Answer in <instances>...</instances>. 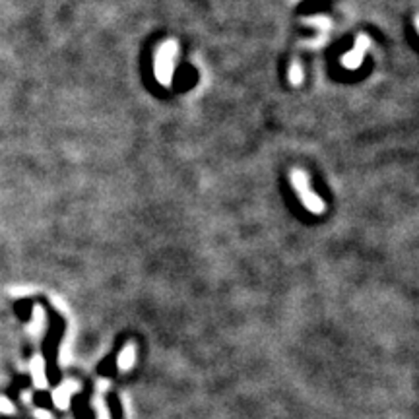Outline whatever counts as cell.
Returning <instances> with one entry per match:
<instances>
[{"mask_svg":"<svg viewBox=\"0 0 419 419\" xmlns=\"http://www.w3.org/2000/svg\"><path fill=\"white\" fill-rule=\"evenodd\" d=\"M0 411H4V413H12L14 411V406L10 404V400L0 398Z\"/></svg>","mask_w":419,"mask_h":419,"instance_id":"7a4b0ae2","label":"cell"},{"mask_svg":"<svg viewBox=\"0 0 419 419\" xmlns=\"http://www.w3.org/2000/svg\"><path fill=\"white\" fill-rule=\"evenodd\" d=\"M416 26H418V30H419V16H418V18H416Z\"/></svg>","mask_w":419,"mask_h":419,"instance_id":"3957f363","label":"cell"},{"mask_svg":"<svg viewBox=\"0 0 419 419\" xmlns=\"http://www.w3.org/2000/svg\"><path fill=\"white\" fill-rule=\"evenodd\" d=\"M293 185H295V188L299 190V195H301V198L305 200V204L309 206V208H312L314 212H321L322 210V204L321 200L317 198V196L309 195V188H307V179H305V175L303 173H299V171H295L292 177Z\"/></svg>","mask_w":419,"mask_h":419,"instance_id":"6da1fadb","label":"cell"}]
</instances>
